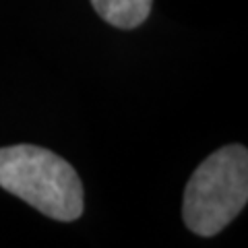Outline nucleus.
I'll list each match as a JSON object with an SVG mask.
<instances>
[{
    "instance_id": "f257e3e1",
    "label": "nucleus",
    "mask_w": 248,
    "mask_h": 248,
    "mask_svg": "<svg viewBox=\"0 0 248 248\" xmlns=\"http://www.w3.org/2000/svg\"><path fill=\"white\" fill-rule=\"evenodd\" d=\"M0 186L56 221H75L83 213V184L75 168L44 147H2Z\"/></svg>"
},
{
    "instance_id": "f03ea898",
    "label": "nucleus",
    "mask_w": 248,
    "mask_h": 248,
    "mask_svg": "<svg viewBox=\"0 0 248 248\" xmlns=\"http://www.w3.org/2000/svg\"><path fill=\"white\" fill-rule=\"evenodd\" d=\"M248 201V151L228 145L211 153L190 176L182 217L192 234L211 238L228 228Z\"/></svg>"
},
{
    "instance_id": "7ed1b4c3",
    "label": "nucleus",
    "mask_w": 248,
    "mask_h": 248,
    "mask_svg": "<svg viewBox=\"0 0 248 248\" xmlns=\"http://www.w3.org/2000/svg\"><path fill=\"white\" fill-rule=\"evenodd\" d=\"M91 4L108 25L135 29L147 21L153 0H91Z\"/></svg>"
}]
</instances>
